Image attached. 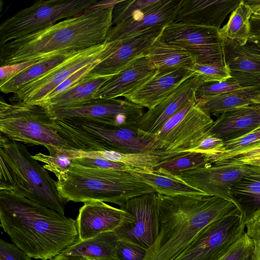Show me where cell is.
I'll use <instances>...</instances> for the list:
<instances>
[{"label":"cell","mask_w":260,"mask_h":260,"mask_svg":"<svg viewBox=\"0 0 260 260\" xmlns=\"http://www.w3.org/2000/svg\"><path fill=\"white\" fill-rule=\"evenodd\" d=\"M251 167L250 165L230 159L172 175L211 196L233 202L230 196V187L240 179Z\"/></svg>","instance_id":"cell-16"},{"label":"cell","mask_w":260,"mask_h":260,"mask_svg":"<svg viewBox=\"0 0 260 260\" xmlns=\"http://www.w3.org/2000/svg\"><path fill=\"white\" fill-rule=\"evenodd\" d=\"M259 147L260 126L245 135L224 143L218 154L211 159L210 163L212 165L219 164Z\"/></svg>","instance_id":"cell-35"},{"label":"cell","mask_w":260,"mask_h":260,"mask_svg":"<svg viewBox=\"0 0 260 260\" xmlns=\"http://www.w3.org/2000/svg\"><path fill=\"white\" fill-rule=\"evenodd\" d=\"M241 0H182L175 20L218 29Z\"/></svg>","instance_id":"cell-23"},{"label":"cell","mask_w":260,"mask_h":260,"mask_svg":"<svg viewBox=\"0 0 260 260\" xmlns=\"http://www.w3.org/2000/svg\"><path fill=\"white\" fill-rule=\"evenodd\" d=\"M49 154L39 152L33 155L34 159L44 164L43 167L54 173L57 181L67 177L69 167L73 160L82 157L80 150L73 149L50 148L47 149Z\"/></svg>","instance_id":"cell-34"},{"label":"cell","mask_w":260,"mask_h":260,"mask_svg":"<svg viewBox=\"0 0 260 260\" xmlns=\"http://www.w3.org/2000/svg\"><path fill=\"white\" fill-rule=\"evenodd\" d=\"M133 216L120 208L112 206L102 201L84 203L79 210L76 219L80 240H85L106 232L132 225Z\"/></svg>","instance_id":"cell-17"},{"label":"cell","mask_w":260,"mask_h":260,"mask_svg":"<svg viewBox=\"0 0 260 260\" xmlns=\"http://www.w3.org/2000/svg\"><path fill=\"white\" fill-rule=\"evenodd\" d=\"M72 163L86 167L128 171L131 168L122 164L101 157H81L73 160Z\"/></svg>","instance_id":"cell-44"},{"label":"cell","mask_w":260,"mask_h":260,"mask_svg":"<svg viewBox=\"0 0 260 260\" xmlns=\"http://www.w3.org/2000/svg\"><path fill=\"white\" fill-rule=\"evenodd\" d=\"M143 109L125 99H94L76 106L48 111L52 119L85 117L114 126L129 127L135 125L143 115Z\"/></svg>","instance_id":"cell-13"},{"label":"cell","mask_w":260,"mask_h":260,"mask_svg":"<svg viewBox=\"0 0 260 260\" xmlns=\"http://www.w3.org/2000/svg\"><path fill=\"white\" fill-rule=\"evenodd\" d=\"M53 120V127L59 136L73 149L84 152H149L155 137L136 125L117 127L80 117Z\"/></svg>","instance_id":"cell-6"},{"label":"cell","mask_w":260,"mask_h":260,"mask_svg":"<svg viewBox=\"0 0 260 260\" xmlns=\"http://www.w3.org/2000/svg\"><path fill=\"white\" fill-rule=\"evenodd\" d=\"M31 258L15 244L0 240V260H31Z\"/></svg>","instance_id":"cell-45"},{"label":"cell","mask_w":260,"mask_h":260,"mask_svg":"<svg viewBox=\"0 0 260 260\" xmlns=\"http://www.w3.org/2000/svg\"><path fill=\"white\" fill-rule=\"evenodd\" d=\"M147 249L131 241L119 239L114 260H143Z\"/></svg>","instance_id":"cell-42"},{"label":"cell","mask_w":260,"mask_h":260,"mask_svg":"<svg viewBox=\"0 0 260 260\" xmlns=\"http://www.w3.org/2000/svg\"><path fill=\"white\" fill-rule=\"evenodd\" d=\"M164 27H151L106 42L107 46L103 59L90 73L103 76L117 74L136 58L146 55L152 45L159 37Z\"/></svg>","instance_id":"cell-14"},{"label":"cell","mask_w":260,"mask_h":260,"mask_svg":"<svg viewBox=\"0 0 260 260\" xmlns=\"http://www.w3.org/2000/svg\"><path fill=\"white\" fill-rule=\"evenodd\" d=\"M120 1H98L79 15L6 43L0 46L1 67L43 60L104 43Z\"/></svg>","instance_id":"cell-1"},{"label":"cell","mask_w":260,"mask_h":260,"mask_svg":"<svg viewBox=\"0 0 260 260\" xmlns=\"http://www.w3.org/2000/svg\"><path fill=\"white\" fill-rule=\"evenodd\" d=\"M128 172L152 187L157 194L204 197L211 196L200 189L178 179L159 168L130 169Z\"/></svg>","instance_id":"cell-25"},{"label":"cell","mask_w":260,"mask_h":260,"mask_svg":"<svg viewBox=\"0 0 260 260\" xmlns=\"http://www.w3.org/2000/svg\"><path fill=\"white\" fill-rule=\"evenodd\" d=\"M159 38L193 55L196 63L228 67L224 40L218 28L173 22L164 27Z\"/></svg>","instance_id":"cell-10"},{"label":"cell","mask_w":260,"mask_h":260,"mask_svg":"<svg viewBox=\"0 0 260 260\" xmlns=\"http://www.w3.org/2000/svg\"><path fill=\"white\" fill-rule=\"evenodd\" d=\"M96 0H40L17 12L0 25V46L35 33L58 21L79 15Z\"/></svg>","instance_id":"cell-9"},{"label":"cell","mask_w":260,"mask_h":260,"mask_svg":"<svg viewBox=\"0 0 260 260\" xmlns=\"http://www.w3.org/2000/svg\"><path fill=\"white\" fill-rule=\"evenodd\" d=\"M107 43L80 50L49 72L13 93L11 103L38 104L61 83L84 67L104 58Z\"/></svg>","instance_id":"cell-12"},{"label":"cell","mask_w":260,"mask_h":260,"mask_svg":"<svg viewBox=\"0 0 260 260\" xmlns=\"http://www.w3.org/2000/svg\"><path fill=\"white\" fill-rule=\"evenodd\" d=\"M78 51L64 53L39 60L0 84L1 91L5 94L14 93L24 85L56 67Z\"/></svg>","instance_id":"cell-31"},{"label":"cell","mask_w":260,"mask_h":260,"mask_svg":"<svg viewBox=\"0 0 260 260\" xmlns=\"http://www.w3.org/2000/svg\"><path fill=\"white\" fill-rule=\"evenodd\" d=\"M252 14L251 7L241 0L227 23L219 29L221 36L224 39L236 41L241 45L246 44L250 35V19Z\"/></svg>","instance_id":"cell-32"},{"label":"cell","mask_w":260,"mask_h":260,"mask_svg":"<svg viewBox=\"0 0 260 260\" xmlns=\"http://www.w3.org/2000/svg\"><path fill=\"white\" fill-rule=\"evenodd\" d=\"M189 70L203 83L221 82L231 78L229 67L196 63Z\"/></svg>","instance_id":"cell-38"},{"label":"cell","mask_w":260,"mask_h":260,"mask_svg":"<svg viewBox=\"0 0 260 260\" xmlns=\"http://www.w3.org/2000/svg\"><path fill=\"white\" fill-rule=\"evenodd\" d=\"M212 165L207 155L188 152L182 155L161 161L155 168L172 175L203 168Z\"/></svg>","instance_id":"cell-36"},{"label":"cell","mask_w":260,"mask_h":260,"mask_svg":"<svg viewBox=\"0 0 260 260\" xmlns=\"http://www.w3.org/2000/svg\"><path fill=\"white\" fill-rule=\"evenodd\" d=\"M231 159H234L245 164L260 166V156H245L240 155Z\"/></svg>","instance_id":"cell-49"},{"label":"cell","mask_w":260,"mask_h":260,"mask_svg":"<svg viewBox=\"0 0 260 260\" xmlns=\"http://www.w3.org/2000/svg\"><path fill=\"white\" fill-rule=\"evenodd\" d=\"M254 104H260V94L258 96V97L253 100Z\"/></svg>","instance_id":"cell-54"},{"label":"cell","mask_w":260,"mask_h":260,"mask_svg":"<svg viewBox=\"0 0 260 260\" xmlns=\"http://www.w3.org/2000/svg\"><path fill=\"white\" fill-rule=\"evenodd\" d=\"M224 142L221 139L207 133L201 141L196 147L188 150L187 153L196 152L206 154L210 162L211 159L218 154Z\"/></svg>","instance_id":"cell-43"},{"label":"cell","mask_w":260,"mask_h":260,"mask_svg":"<svg viewBox=\"0 0 260 260\" xmlns=\"http://www.w3.org/2000/svg\"><path fill=\"white\" fill-rule=\"evenodd\" d=\"M156 72L150 58L146 54L142 55L112 76L99 89L95 99L124 97L149 80Z\"/></svg>","instance_id":"cell-22"},{"label":"cell","mask_w":260,"mask_h":260,"mask_svg":"<svg viewBox=\"0 0 260 260\" xmlns=\"http://www.w3.org/2000/svg\"><path fill=\"white\" fill-rule=\"evenodd\" d=\"M260 126V104H253L222 113L208 133L224 143L240 137Z\"/></svg>","instance_id":"cell-24"},{"label":"cell","mask_w":260,"mask_h":260,"mask_svg":"<svg viewBox=\"0 0 260 260\" xmlns=\"http://www.w3.org/2000/svg\"><path fill=\"white\" fill-rule=\"evenodd\" d=\"M251 8L253 15L260 16V1H245Z\"/></svg>","instance_id":"cell-50"},{"label":"cell","mask_w":260,"mask_h":260,"mask_svg":"<svg viewBox=\"0 0 260 260\" xmlns=\"http://www.w3.org/2000/svg\"><path fill=\"white\" fill-rule=\"evenodd\" d=\"M135 221L115 232L119 239L131 241L148 249L156 240L159 229L157 193L151 192L130 199L121 207Z\"/></svg>","instance_id":"cell-15"},{"label":"cell","mask_w":260,"mask_h":260,"mask_svg":"<svg viewBox=\"0 0 260 260\" xmlns=\"http://www.w3.org/2000/svg\"><path fill=\"white\" fill-rule=\"evenodd\" d=\"M119 238L115 231L101 233L85 240H79L59 255L83 257L91 260H113Z\"/></svg>","instance_id":"cell-28"},{"label":"cell","mask_w":260,"mask_h":260,"mask_svg":"<svg viewBox=\"0 0 260 260\" xmlns=\"http://www.w3.org/2000/svg\"><path fill=\"white\" fill-rule=\"evenodd\" d=\"M230 196L246 221L259 210L260 166L251 165L249 170L231 186Z\"/></svg>","instance_id":"cell-26"},{"label":"cell","mask_w":260,"mask_h":260,"mask_svg":"<svg viewBox=\"0 0 260 260\" xmlns=\"http://www.w3.org/2000/svg\"><path fill=\"white\" fill-rule=\"evenodd\" d=\"M67 203L102 201L121 207L134 197L156 192L150 185L128 171L86 167L71 162L67 177L55 181Z\"/></svg>","instance_id":"cell-5"},{"label":"cell","mask_w":260,"mask_h":260,"mask_svg":"<svg viewBox=\"0 0 260 260\" xmlns=\"http://www.w3.org/2000/svg\"><path fill=\"white\" fill-rule=\"evenodd\" d=\"M82 157H101L122 164L132 169H147L156 167L164 158L149 152L121 153L114 151H81Z\"/></svg>","instance_id":"cell-33"},{"label":"cell","mask_w":260,"mask_h":260,"mask_svg":"<svg viewBox=\"0 0 260 260\" xmlns=\"http://www.w3.org/2000/svg\"><path fill=\"white\" fill-rule=\"evenodd\" d=\"M192 76V73L187 69L156 71L149 80L124 98L149 109L168 98L183 82Z\"/></svg>","instance_id":"cell-20"},{"label":"cell","mask_w":260,"mask_h":260,"mask_svg":"<svg viewBox=\"0 0 260 260\" xmlns=\"http://www.w3.org/2000/svg\"><path fill=\"white\" fill-rule=\"evenodd\" d=\"M0 190L25 197L64 214L66 202L55 181L21 142L0 134Z\"/></svg>","instance_id":"cell-4"},{"label":"cell","mask_w":260,"mask_h":260,"mask_svg":"<svg viewBox=\"0 0 260 260\" xmlns=\"http://www.w3.org/2000/svg\"><path fill=\"white\" fill-rule=\"evenodd\" d=\"M252 240L245 232L217 260H252Z\"/></svg>","instance_id":"cell-39"},{"label":"cell","mask_w":260,"mask_h":260,"mask_svg":"<svg viewBox=\"0 0 260 260\" xmlns=\"http://www.w3.org/2000/svg\"><path fill=\"white\" fill-rule=\"evenodd\" d=\"M225 59L231 78L242 87L260 86V49L225 39Z\"/></svg>","instance_id":"cell-21"},{"label":"cell","mask_w":260,"mask_h":260,"mask_svg":"<svg viewBox=\"0 0 260 260\" xmlns=\"http://www.w3.org/2000/svg\"><path fill=\"white\" fill-rule=\"evenodd\" d=\"M214 121L197 104L188 102L173 115L155 135L149 153L166 160L187 153L206 136Z\"/></svg>","instance_id":"cell-8"},{"label":"cell","mask_w":260,"mask_h":260,"mask_svg":"<svg viewBox=\"0 0 260 260\" xmlns=\"http://www.w3.org/2000/svg\"><path fill=\"white\" fill-rule=\"evenodd\" d=\"M203 83L197 76L187 79L168 98L144 113L136 122V126L143 132L155 136L173 115L188 102L196 99V91Z\"/></svg>","instance_id":"cell-18"},{"label":"cell","mask_w":260,"mask_h":260,"mask_svg":"<svg viewBox=\"0 0 260 260\" xmlns=\"http://www.w3.org/2000/svg\"><path fill=\"white\" fill-rule=\"evenodd\" d=\"M250 35L248 42L260 49V16L252 14L250 19Z\"/></svg>","instance_id":"cell-48"},{"label":"cell","mask_w":260,"mask_h":260,"mask_svg":"<svg viewBox=\"0 0 260 260\" xmlns=\"http://www.w3.org/2000/svg\"><path fill=\"white\" fill-rule=\"evenodd\" d=\"M253 220L260 222V210L254 213L248 220Z\"/></svg>","instance_id":"cell-53"},{"label":"cell","mask_w":260,"mask_h":260,"mask_svg":"<svg viewBox=\"0 0 260 260\" xmlns=\"http://www.w3.org/2000/svg\"><path fill=\"white\" fill-rule=\"evenodd\" d=\"M111 76H103L90 73L76 86L38 105L50 111L84 104L94 99L99 89Z\"/></svg>","instance_id":"cell-27"},{"label":"cell","mask_w":260,"mask_h":260,"mask_svg":"<svg viewBox=\"0 0 260 260\" xmlns=\"http://www.w3.org/2000/svg\"><path fill=\"white\" fill-rule=\"evenodd\" d=\"M50 260H89L88 259L79 256H67L58 255Z\"/></svg>","instance_id":"cell-51"},{"label":"cell","mask_w":260,"mask_h":260,"mask_svg":"<svg viewBox=\"0 0 260 260\" xmlns=\"http://www.w3.org/2000/svg\"><path fill=\"white\" fill-rule=\"evenodd\" d=\"M100 61L93 62L78 70L55 88L39 104L61 94L76 86L90 73L93 69Z\"/></svg>","instance_id":"cell-40"},{"label":"cell","mask_w":260,"mask_h":260,"mask_svg":"<svg viewBox=\"0 0 260 260\" xmlns=\"http://www.w3.org/2000/svg\"><path fill=\"white\" fill-rule=\"evenodd\" d=\"M241 155L245 156H260V147L254 148Z\"/></svg>","instance_id":"cell-52"},{"label":"cell","mask_w":260,"mask_h":260,"mask_svg":"<svg viewBox=\"0 0 260 260\" xmlns=\"http://www.w3.org/2000/svg\"><path fill=\"white\" fill-rule=\"evenodd\" d=\"M157 0H120L115 6L113 12V24L122 23L139 13Z\"/></svg>","instance_id":"cell-37"},{"label":"cell","mask_w":260,"mask_h":260,"mask_svg":"<svg viewBox=\"0 0 260 260\" xmlns=\"http://www.w3.org/2000/svg\"><path fill=\"white\" fill-rule=\"evenodd\" d=\"M182 0H157L109 31L105 42H112L143 30L173 22Z\"/></svg>","instance_id":"cell-19"},{"label":"cell","mask_w":260,"mask_h":260,"mask_svg":"<svg viewBox=\"0 0 260 260\" xmlns=\"http://www.w3.org/2000/svg\"><path fill=\"white\" fill-rule=\"evenodd\" d=\"M1 226L31 258L50 260L79 240L76 220L30 200L0 190Z\"/></svg>","instance_id":"cell-2"},{"label":"cell","mask_w":260,"mask_h":260,"mask_svg":"<svg viewBox=\"0 0 260 260\" xmlns=\"http://www.w3.org/2000/svg\"><path fill=\"white\" fill-rule=\"evenodd\" d=\"M146 55L156 71L189 70L196 63L193 55L183 48L167 43L159 38L150 47Z\"/></svg>","instance_id":"cell-29"},{"label":"cell","mask_w":260,"mask_h":260,"mask_svg":"<svg viewBox=\"0 0 260 260\" xmlns=\"http://www.w3.org/2000/svg\"><path fill=\"white\" fill-rule=\"evenodd\" d=\"M260 94V86L242 87L222 94L197 100V104L210 115H221L224 112L253 104Z\"/></svg>","instance_id":"cell-30"},{"label":"cell","mask_w":260,"mask_h":260,"mask_svg":"<svg viewBox=\"0 0 260 260\" xmlns=\"http://www.w3.org/2000/svg\"><path fill=\"white\" fill-rule=\"evenodd\" d=\"M246 229L253 243L252 260H260V222L249 220L246 223Z\"/></svg>","instance_id":"cell-46"},{"label":"cell","mask_w":260,"mask_h":260,"mask_svg":"<svg viewBox=\"0 0 260 260\" xmlns=\"http://www.w3.org/2000/svg\"><path fill=\"white\" fill-rule=\"evenodd\" d=\"M39 61L33 60L1 67L0 84L4 83L16 74L38 62Z\"/></svg>","instance_id":"cell-47"},{"label":"cell","mask_w":260,"mask_h":260,"mask_svg":"<svg viewBox=\"0 0 260 260\" xmlns=\"http://www.w3.org/2000/svg\"><path fill=\"white\" fill-rule=\"evenodd\" d=\"M159 229L143 260H173L213 222L240 210L234 202L214 196L157 194Z\"/></svg>","instance_id":"cell-3"},{"label":"cell","mask_w":260,"mask_h":260,"mask_svg":"<svg viewBox=\"0 0 260 260\" xmlns=\"http://www.w3.org/2000/svg\"><path fill=\"white\" fill-rule=\"evenodd\" d=\"M242 87L232 78L221 82L203 83L197 89L196 98L197 100L204 97L232 91Z\"/></svg>","instance_id":"cell-41"},{"label":"cell","mask_w":260,"mask_h":260,"mask_svg":"<svg viewBox=\"0 0 260 260\" xmlns=\"http://www.w3.org/2000/svg\"><path fill=\"white\" fill-rule=\"evenodd\" d=\"M247 221L240 210L210 224L173 260H217L245 232Z\"/></svg>","instance_id":"cell-11"},{"label":"cell","mask_w":260,"mask_h":260,"mask_svg":"<svg viewBox=\"0 0 260 260\" xmlns=\"http://www.w3.org/2000/svg\"><path fill=\"white\" fill-rule=\"evenodd\" d=\"M89 260H91V259H89ZM113 260H114V259H113Z\"/></svg>","instance_id":"cell-55"},{"label":"cell","mask_w":260,"mask_h":260,"mask_svg":"<svg viewBox=\"0 0 260 260\" xmlns=\"http://www.w3.org/2000/svg\"><path fill=\"white\" fill-rule=\"evenodd\" d=\"M48 110L38 104L0 101V134L47 148L73 149L57 133Z\"/></svg>","instance_id":"cell-7"}]
</instances>
